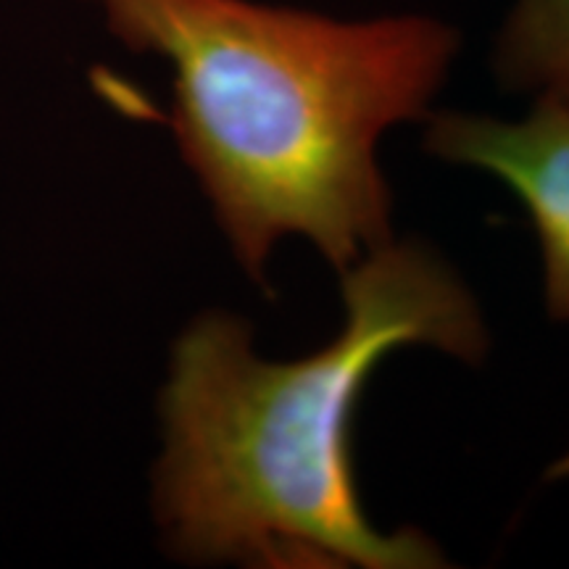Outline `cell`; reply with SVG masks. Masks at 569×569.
<instances>
[{
  "label": "cell",
  "mask_w": 569,
  "mask_h": 569,
  "mask_svg": "<svg viewBox=\"0 0 569 569\" xmlns=\"http://www.w3.org/2000/svg\"><path fill=\"white\" fill-rule=\"evenodd\" d=\"M343 330L298 361L253 351L243 319L209 311L174 343L161 393L153 507L177 559L248 567H443L422 532H380L359 503L351 419L377 361L432 346L478 361L486 327L459 277L417 243L343 272Z\"/></svg>",
  "instance_id": "cell-1"
},
{
  "label": "cell",
  "mask_w": 569,
  "mask_h": 569,
  "mask_svg": "<svg viewBox=\"0 0 569 569\" xmlns=\"http://www.w3.org/2000/svg\"><path fill=\"white\" fill-rule=\"evenodd\" d=\"M101 3L113 38L172 69L177 146L256 280L288 234L340 272L388 243L377 142L425 113L457 53L451 27L253 0Z\"/></svg>",
  "instance_id": "cell-2"
},
{
  "label": "cell",
  "mask_w": 569,
  "mask_h": 569,
  "mask_svg": "<svg viewBox=\"0 0 569 569\" xmlns=\"http://www.w3.org/2000/svg\"><path fill=\"white\" fill-rule=\"evenodd\" d=\"M425 142L440 159L501 177L522 198L543 246L549 311L569 319V101L538 98L522 122L438 113Z\"/></svg>",
  "instance_id": "cell-3"
},
{
  "label": "cell",
  "mask_w": 569,
  "mask_h": 569,
  "mask_svg": "<svg viewBox=\"0 0 569 569\" xmlns=\"http://www.w3.org/2000/svg\"><path fill=\"white\" fill-rule=\"evenodd\" d=\"M496 69L509 88L569 101V0H517Z\"/></svg>",
  "instance_id": "cell-4"
}]
</instances>
